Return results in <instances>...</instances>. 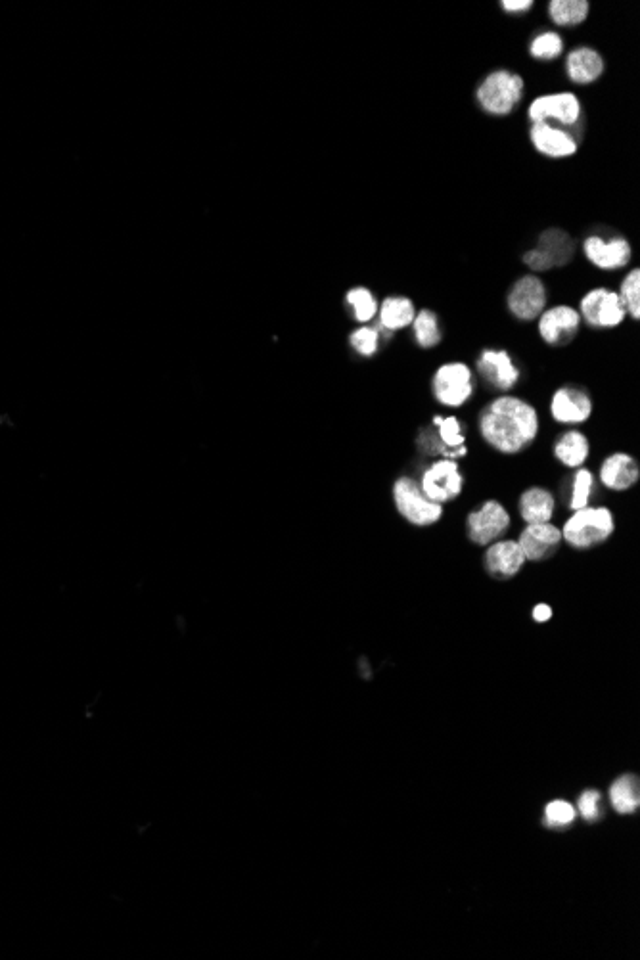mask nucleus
I'll list each match as a JSON object with an SVG mask.
<instances>
[{
    "label": "nucleus",
    "instance_id": "cd10ccee",
    "mask_svg": "<svg viewBox=\"0 0 640 960\" xmlns=\"http://www.w3.org/2000/svg\"><path fill=\"white\" fill-rule=\"evenodd\" d=\"M564 39L558 31H541L529 43V56L539 62H554L564 54Z\"/></svg>",
    "mask_w": 640,
    "mask_h": 960
},
{
    "label": "nucleus",
    "instance_id": "f704fd0d",
    "mask_svg": "<svg viewBox=\"0 0 640 960\" xmlns=\"http://www.w3.org/2000/svg\"><path fill=\"white\" fill-rule=\"evenodd\" d=\"M579 811H581L583 819L596 821L598 815H600V794L595 792V790L585 792V794L579 798Z\"/></svg>",
    "mask_w": 640,
    "mask_h": 960
},
{
    "label": "nucleus",
    "instance_id": "a211bd4d",
    "mask_svg": "<svg viewBox=\"0 0 640 960\" xmlns=\"http://www.w3.org/2000/svg\"><path fill=\"white\" fill-rule=\"evenodd\" d=\"M639 480V462L629 453H614L600 464V481L610 491H629Z\"/></svg>",
    "mask_w": 640,
    "mask_h": 960
},
{
    "label": "nucleus",
    "instance_id": "6e6552de",
    "mask_svg": "<svg viewBox=\"0 0 640 960\" xmlns=\"http://www.w3.org/2000/svg\"><path fill=\"white\" fill-rule=\"evenodd\" d=\"M418 483L428 499L443 506L460 497L464 489V476L458 468L457 460L437 458L422 472Z\"/></svg>",
    "mask_w": 640,
    "mask_h": 960
},
{
    "label": "nucleus",
    "instance_id": "2eb2a0df",
    "mask_svg": "<svg viewBox=\"0 0 640 960\" xmlns=\"http://www.w3.org/2000/svg\"><path fill=\"white\" fill-rule=\"evenodd\" d=\"M531 146L550 160L572 158L579 150V138L568 129H560L547 123H535L529 129Z\"/></svg>",
    "mask_w": 640,
    "mask_h": 960
},
{
    "label": "nucleus",
    "instance_id": "39448f33",
    "mask_svg": "<svg viewBox=\"0 0 640 960\" xmlns=\"http://www.w3.org/2000/svg\"><path fill=\"white\" fill-rule=\"evenodd\" d=\"M391 497L397 512L412 526H434L443 516V506L428 499L420 489V483L409 476H401L393 483Z\"/></svg>",
    "mask_w": 640,
    "mask_h": 960
},
{
    "label": "nucleus",
    "instance_id": "f257e3e1",
    "mask_svg": "<svg viewBox=\"0 0 640 960\" xmlns=\"http://www.w3.org/2000/svg\"><path fill=\"white\" fill-rule=\"evenodd\" d=\"M481 439L503 455H518L533 445L541 430L537 409L522 397L503 393L478 416Z\"/></svg>",
    "mask_w": 640,
    "mask_h": 960
},
{
    "label": "nucleus",
    "instance_id": "c9c22d12",
    "mask_svg": "<svg viewBox=\"0 0 640 960\" xmlns=\"http://www.w3.org/2000/svg\"><path fill=\"white\" fill-rule=\"evenodd\" d=\"M524 263H526L527 269L533 273V275H539V273H545V271H550L549 261L543 253L539 252L537 248L529 250V252L524 255Z\"/></svg>",
    "mask_w": 640,
    "mask_h": 960
},
{
    "label": "nucleus",
    "instance_id": "2f4dec72",
    "mask_svg": "<svg viewBox=\"0 0 640 960\" xmlns=\"http://www.w3.org/2000/svg\"><path fill=\"white\" fill-rule=\"evenodd\" d=\"M380 332L376 330V326H368V324H363L359 326L351 338H349V343L351 347L361 355V357H374L380 349Z\"/></svg>",
    "mask_w": 640,
    "mask_h": 960
},
{
    "label": "nucleus",
    "instance_id": "20e7f679",
    "mask_svg": "<svg viewBox=\"0 0 640 960\" xmlns=\"http://www.w3.org/2000/svg\"><path fill=\"white\" fill-rule=\"evenodd\" d=\"M527 117H529L531 125L547 123V125L572 131V129L581 127L583 104H581V98L575 92H547V94L537 96L529 104Z\"/></svg>",
    "mask_w": 640,
    "mask_h": 960
},
{
    "label": "nucleus",
    "instance_id": "473e14b6",
    "mask_svg": "<svg viewBox=\"0 0 640 960\" xmlns=\"http://www.w3.org/2000/svg\"><path fill=\"white\" fill-rule=\"evenodd\" d=\"M575 821V809L568 801H550L545 809V823L550 828H566Z\"/></svg>",
    "mask_w": 640,
    "mask_h": 960
},
{
    "label": "nucleus",
    "instance_id": "f03ea898",
    "mask_svg": "<svg viewBox=\"0 0 640 960\" xmlns=\"http://www.w3.org/2000/svg\"><path fill=\"white\" fill-rule=\"evenodd\" d=\"M526 83L522 75L499 68L489 71L476 89V102L481 112L493 117H506L512 114L524 100Z\"/></svg>",
    "mask_w": 640,
    "mask_h": 960
},
{
    "label": "nucleus",
    "instance_id": "4c0bfd02",
    "mask_svg": "<svg viewBox=\"0 0 640 960\" xmlns=\"http://www.w3.org/2000/svg\"><path fill=\"white\" fill-rule=\"evenodd\" d=\"M533 618H535V621H539V623H545V621H549V619L552 618V610H550L547 604H539V606L533 610Z\"/></svg>",
    "mask_w": 640,
    "mask_h": 960
},
{
    "label": "nucleus",
    "instance_id": "1a4fd4ad",
    "mask_svg": "<svg viewBox=\"0 0 640 960\" xmlns=\"http://www.w3.org/2000/svg\"><path fill=\"white\" fill-rule=\"evenodd\" d=\"M579 317L589 328H618L627 319V313L619 301L618 292L608 288H595L579 301Z\"/></svg>",
    "mask_w": 640,
    "mask_h": 960
},
{
    "label": "nucleus",
    "instance_id": "5701e85b",
    "mask_svg": "<svg viewBox=\"0 0 640 960\" xmlns=\"http://www.w3.org/2000/svg\"><path fill=\"white\" fill-rule=\"evenodd\" d=\"M554 457L556 460H560L564 466L568 468H581L587 458H589V453H591V445H589V439L587 435L579 430H568L564 434L558 437V441L554 443Z\"/></svg>",
    "mask_w": 640,
    "mask_h": 960
},
{
    "label": "nucleus",
    "instance_id": "393cba45",
    "mask_svg": "<svg viewBox=\"0 0 640 960\" xmlns=\"http://www.w3.org/2000/svg\"><path fill=\"white\" fill-rule=\"evenodd\" d=\"M434 428L435 434L439 437V441L449 449L453 451L458 458L466 457L468 449H466V435H464V428L460 424L457 416H439L435 414L434 416Z\"/></svg>",
    "mask_w": 640,
    "mask_h": 960
},
{
    "label": "nucleus",
    "instance_id": "4be33fe9",
    "mask_svg": "<svg viewBox=\"0 0 640 960\" xmlns=\"http://www.w3.org/2000/svg\"><path fill=\"white\" fill-rule=\"evenodd\" d=\"M537 250L547 257L550 267H564L572 261L575 244L572 236L562 229H547L537 240Z\"/></svg>",
    "mask_w": 640,
    "mask_h": 960
},
{
    "label": "nucleus",
    "instance_id": "9b49d317",
    "mask_svg": "<svg viewBox=\"0 0 640 960\" xmlns=\"http://www.w3.org/2000/svg\"><path fill=\"white\" fill-rule=\"evenodd\" d=\"M476 370L483 384L499 393L512 391L522 378L520 368L504 349H483L476 359Z\"/></svg>",
    "mask_w": 640,
    "mask_h": 960
},
{
    "label": "nucleus",
    "instance_id": "b1692460",
    "mask_svg": "<svg viewBox=\"0 0 640 960\" xmlns=\"http://www.w3.org/2000/svg\"><path fill=\"white\" fill-rule=\"evenodd\" d=\"M591 4L587 0H552L549 2L550 22L558 27H577L587 22Z\"/></svg>",
    "mask_w": 640,
    "mask_h": 960
},
{
    "label": "nucleus",
    "instance_id": "ddd939ff",
    "mask_svg": "<svg viewBox=\"0 0 640 960\" xmlns=\"http://www.w3.org/2000/svg\"><path fill=\"white\" fill-rule=\"evenodd\" d=\"M537 320H539L537 328H539L541 340L552 347H562L572 343L581 328L579 311L572 305H554L550 309H545Z\"/></svg>",
    "mask_w": 640,
    "mask_h": 960
},
{
    "label": "nucleus",
    "instance_id": "9d476101",
    "mask_svg": "<svg viewBox=\"0 0 640 960\" xmlns=\"http://www.w3.org/2000/svg\"><path fill=\"white\" fill-rule=\"evenodd\" d=\"M468 537L480 547H489L503 539L510 529V514L499 501H485L474 508L466 520Z\"/></svg>",
    "mask_w": 640,
    "mask_h": 960
},
{
    "label": "nucleus",
    "instance_id": "7c9ffc66",
    "mask_svg": "<svg viewBox=\"0 0 640 960\" xmlns=\"http://www.w3.org/2000/svg\"><path fill=\"white\" fill-rule=\"evenodd\" d=\"M595 493V476L587 468H577L573 474L572 499H570V508L573 512L581 510L591 503V497Z\"/></svg>",
    "mask_w": 640,
    "mask_h": 960
},
{
    "label": "nucleus",
    "instance_id": "aec40b11",
    "mask_svg": "<svg viewBox=\"0 0 640 960\" xmlns=\"http://www.w3.org/2000/svg\"><path fill=\"white\" fill-rule=\"evenodd\" d=\"M414 301L407 296H389L378 307V326L380 336L389 338L393 332L409 328L416 317Z\"/></svg>",
    "mask_w": 640,
    "mask_h": 960
},
{
    "label": "nucleus",
    "instance_id": "bb28decb",
    "mask_svg": "<svg viewBox=\"0 0 640 960\" xmlns=\"http://www.w3.org/2000/svg\"><path fill=\"white\" fill-rule=\"evenodd\" d=\"M610 800L614 809L621 815H631L639 809V780L635 777H621L610 788Z\"/></svg>",
    "mask_w": 640,
    "mask_h": 960
},
{
    "label": "nucleus",
    "instance_id": "0eeeda50",
    "mask_svg": "<svg viewBox=\"0 0 640 960\" xmlns=\"http://www.w3.org/2000/svg\"><path fill=\"white\" fill-rule=\"evenodd\" d=\"M547 286L539 275L520 276L506 294V307L514 319L533 322L547 309Z\"/></svg>",
    "mask_w": 640,
    "mask_h": 960
},
{
    "label": "nucleus",
    "instance_id": "dca6fc26",
    "mask_svg": "<svg viewBox=\"0 0 640 960\" xmlns=\"http://www.w3.org/2000/svg\"><path fill=\"white\" fill-rule=\"evenodd\" d=\"M518 545L529 562L549 560L562 545V529L554 524H527Z\"/></svg>",
    "mask_w": 640,
    "mask_h": 960
},
{
    "label": "nucleus",
    "instance_id": "e433bc0d",
    "mask_svg": "<svg viewBox=\"0 0 640 960\" xmlns=\"http://www.w3.org/2000/svg\"><path fill=\"white\" fill-rule=\"evenodd\" d=\"M533 6H535L533 0H504V2H501V8L506 14H526Z\"/></svg>",
    "mask_w": 640,
    "mask_h": 960
},
{
    "label": "nucleus",
    "instance_id": "f3484780",
    "mask_svg": "<svg viewBox=\"0 0 640 960\" xmlns=\"http://www.w3.org/2000/svg\"><path fill=\"white\" fill-rule=\"evenodd\" d=\"M564 68L573 85H593L602 77L606 64L593 46H575L568 52Z\"/></svg>",
    "mask_w": 640,
    "mask_h": 960
},
{
    "label": "nucleus",
    "instance_id": "423d86ee",
    "mask_svg": "<svg viewBox=\"0 0 640 960\" xmlns=\"http://www.w3.org/2000/svg\"><path fill=\"white\" fill-rule=\"evenodd\" d=\"M432 391L439 405L449 409H460L474 397V391H476L474 370L460 361L445 363L435 370Z\"/></svg>",
    "mask_w": 640,
    "mask_h": 960
},
{
    "label": "nucleus",
    "instance_id": "c85d7f7f",
    "mask_svg": "<svg viewBox=\"0 0 640 960\" xmlns=\"http://www.w3.org/2000/svg\"><path fill=\"white\" fill-rule=\"evenodd\" d=\"M347 305L351 307L353 311V317L357 322L361 324H368L372 320L378 317V307L380 303L374 298V294L365 288V286H357L353 290L347 292Z\"/></svg>",
    "mask_w": 640,
    "mask_h": 960
},
{
    "label": "nucleus",
    "instance_id": "4468645a",
    "mask_svg": "<svg viewBox=\"0 0 640 960\" xmlns=\"http://www.w3.org/2000/svg\"><path fill=\"white\" fill-rule=\"evenodd\" d=\"M593 414V399L589 391L579 386H562L556 389L550 399V416L558 424L577 426L591 418Z\"/></svg>",
    "mask_w": 640,
    "mask_h": 960
},
{
    "label": "nucleus",
    "instance_id": "72a5a7b5",
    "mask_svg": "<svg viewBox=\"0 0 640 960\" xmlns=\"http://www.w3.org/2000/svg\"><path fill=\"white\" fill-rule=\"evenodd\" d=\"M418 449H420L424 455H430V457L451 458V460H457L458 458L453 451H449V449L439 441L435 430H422V432H420Z\"/></svg>",
    "mask_w": 640,
    "mask_h": 960
},
{
    "label": "nucleus",
    "instance_id": "c756f323",
    "mask_svg": "<svg viewBox=\"0 0 640 960\" xmlns=\"http://www.w3.org/2000/svg\"><path fill=\"white\" fill-rule=\"evenodd\" d=\"M619 301L627 313V317L633 320L640 319V271L635 267L631 269L625 278L621 280L619 286Z\"/></svg>",
    "mask_w": 640,
    "mask_h": 960
},
{
    "label": "nucleus",
    "instance_id": "412c9836",
    "mask_svg": "<svg viewBox=\"0 0 640 960\" xmlns=\"http://www.w3.org/2000/svg\"><path fill=\"white\" fill-rule=\"evenodd\" d=\"M556 510L554 495L545 487H529L520 497V516L526 524H547Z\"/></svg>",
    "mask_w": 640,
    "mask_h": 960
},
{
    "label": "nucleus",
    "instance_id": "a878e982",
    "mask_svg": "<svg viewBox=\"0 0 640 960\" xmlns=\"http://www.w3.org/2000/svg\"><path fill=\"white\" fill-rule=\"evenodd\" d=\"M411 326L414 340H416V343H418L422 349H434V347H437V345L441 343V340H443V332H441L439 319H437L434 311H430V309L418 311L416 317L412 320Z\"/></svg>",
    "mask_w": 640,
    "mask_h": 960
},
{
    "label": "nucleus",
    "instance_id": "7ed1b4c3",
    "mask_svg": "<svg viewBox=\"0 0 640 960\" xmlns=\"http://www.w3.org/2000/svg\"><path fill=\"white\" fill-rule=\"evenodd\" d=\"M616 520L606 506H585L575 510L562 527V539L577 550H589L602 545L612 537Z\"/></svg>",
    "mask_w": 640,
    "mask_h": 960
},
{
    "label": "nucleus",
    "instance_id": "6ab92c4d",
    "mask_svg": "<svg viewBox=\"0 0 640 960\" xmlns=\"http://www.w3.org/2000/svg\"><path fill=\"white\" fill-rule=\"evenodd\" d=\"M526 564V556L520 549L518 541L501 539L485 552V568L497 579H510L520 572Z\"/></svg>",
    "mask_w": 640,
    "mask_h": 960
},
{
    "label": "nucleus",
    "instance_id": "f8f14e48",
    "mask_svg": "<svg viewBox=\"0 0 640 960\" xmlns=\"http://www.w3.org/2000/svg\"><path fill=\"white\" fill-rule=\"evenodd\" d=\"M585 257L600 271H619L631 263L633 250L627 238L610 236L604 238L602 234H591L583 240Z\"/></svg>",
    "mask_w": 640,
    "mask_h": 960
}]
</instances>
